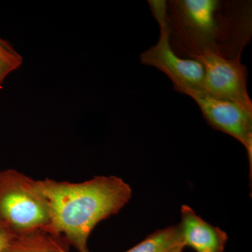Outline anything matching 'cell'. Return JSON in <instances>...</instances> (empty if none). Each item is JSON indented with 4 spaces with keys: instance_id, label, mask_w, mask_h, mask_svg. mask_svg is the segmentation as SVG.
I'll list each match as a JSON object with an SVG mask.
<instances>
[{
    "instance_id": "1",
    "label": "cell",
    "mask_w": 252,
    "mask_h": 252,
    "mask_svg": "<svg viewBox=\"0 0 252 252\" xmlns=\"http://www.w3.org/2000/svg\"><path fill=\"white\" fill-rule=\"evenodd\" d=\"M170 45L186 59L210 54L241 59L252 36V4L248 0H170Z\"/></svg>"
},
{
    "instance_id": "2",
    "label": "cell",
    "mask_w": 252,
    "mask_h": 252,
    "mask_svg": "<svg viewBox=\"0 0 252 252\" xmlns=\"http://www.w3.org/2000/svg\"><path fill=\"white\" fill-rule=\"evenodd\" d=\"M37 185L49 204V230L79 252L87 251L91 232L128 203L132 189L120 177L97 176L81 183L46 179Z\"/></svg>"
},
{
    "instance_id": "3",
    "label": "cell",
    "mask_w": 252,
    "mask_h": 252,
    "mask_svg": "<svg viewBox=\"0 0 252 252\" xmlns=\"http://www.w3.org/2000/svg\"><path fill=\"white\" fill-rule=\"evenodd\" d=\"M50 222L49 204L37 180L17 170L0 172V225L20 235L49 230Z\"/></svg>"
},
{
    "instance_id": "4",
    "label": "cell",
    "mask_w": 252,
    "mask_h": 252,
    "mask_svg": "<svg viewBox=\"0 0 252 252\" xmlns=\"http://www.w3.org/2000/svg\"><path fill=\"white\" fill-rule=\"evenodd\" d=\"M193 60L201 63L205 70L204 92L215 98L230 101L252 110L247 81L248 69L241 59H226L206 54Z\"/></svg>"
},
{
    "instance_id": "5",
    "label": "cell",
    "mask_w": 252,
    "mask_h": 252,
    "mask_svg": "<svg viewBox=\"0 0 252 252\" xmlns=\"http://www.w3.org/2000/svg\"><path fill=\"white\" fill-rule=\"evenodd\" d=\"M183 94L196 102L209 125L243 144L252 173V110L230 101L215 98L203 91H186Z\"/></svg>"
},
{
    "instance_id": "6",
    "label": "cell",
    "mask_w": 252,
    "mask_h": 252,
    "mask_svg": "<svg viewBox=\"0 0 252 252\" xmlns=\"http://www.w3.org/2000/svg\"><path fill=\"white\" fill-rule=\"evenodd\" d=\"M144 65L152 66L161 71L173 83L176 91H203L205 70L201 63L178 56L170 42L168 27L160 31L157 44L140 56Z\"/></svg>"
},
{
    "instance_id": "7",
    "label": "cell",
    "mask_w": 252,
    "mask_h": 252,
    "mask_svg": "<svg viewBox=\"0 0 252 252\" xmlns=\"http://www.w3.org/2000/svg\"><path fill=\"white\" fill-rule=\"evenodd\" d=\"M180 223L184 245L196 252H223L228 236L223 230L207 223L188 205L181 208Z\"/></svg>"
},
{
    "instance_id": "8",
    "label": "cell",
    "mask_w": 252,
    "mask_h": 252,
    "mask_svg": "<svg viewBox=\"0 0 252 252\" xmlns=\"http://www.w3.org/2000/svg\"><path fill=\"white\" fill-rule=\"evenodd\" d=\"M69 246L63 235L39 230L17 235L7 252H69Z\"/></svg>"
},
{
    "instance_id": "9",
    "label": "cell",
    "mask_w": 252,
    "mask_h": 252,
    "mask_svg": "<svg viewBox=\"0 0 252 252\" xmlns=\"http://www.w3.org/2000/svg\"><path fill=\"white\" fill-rule=\"evenodd\" d=\"M180 245L184 244L178 224L157 230L125 252H170Z\"/></svg>"
},
{
    "instance_id": "10",
    "label": "cell",
    "mask_w": 252,
    "mask_h": 252,
    "mask_svg": "<svg viewBox=\"0 0 252 252\" xmlns=\"http://www.w3.org/2000/svg\"><path fill=\"white\" fill-rule=\"evenodd\" d=\"M23 57L6 40L0 37V89L4 79L23 64Z\"/></svg>"
},
{
    "instance_id": "11",
    "label": "cell",
    "mask_w": 252,
    "mask_h": 252,
    "mask_svg": "<svg viewBox=\"0 0 252 252\" xmlns=\"http://www.w3.org/2000/svg\"><path fill=\"white\" fill-rule=\"evenodd\" d=\"M151 11L157 21L160 31L167 28V3L165 0H149Z\"/></svg>"
},
{
    "instance_id": "12",
    "label": "cell",
    "mask_w": 252,
    "mask_h": 252,
    "mask_svg": "<svg viewBox=\"0 0 252 252\" xmlns=\"http://www.w3.org/2000/svg\"><path fill=\"white\" fill-rule=\"evenodd\" d=\"M16 236L0 225V252H7Z\"/></svg>"
},
{
    "instance_id": "13",
    "label": "cell",
    "mask_w": 252,
    "mask_h": 252,
    "mask_svg": "<svg viewBox=\"0 0 252 252\" xmlns=\"http://www.w3.org/2000/svg\"><path fill=\"white\" fill-rule=\"evenodd\" d=\"M184 248H185L184 245H180V246L177 247V248L172 250L170 252H182V251H183Z\"/></svg>"
},
{
    "instance_id": "14",
    "label": "cell",
    "mask_w": 252,
    "mask_h": 252,
    "mask_svg": "<svg viewBox=\"0 0 252 252\" xmlns=\"http://www.w3.org/2000/svg\"><path fill=\"white\" fill-rule=\"evenodd\" d=\"M89 252V250H87V251H86V252Z\"/></svg>"
}]
</instances>
